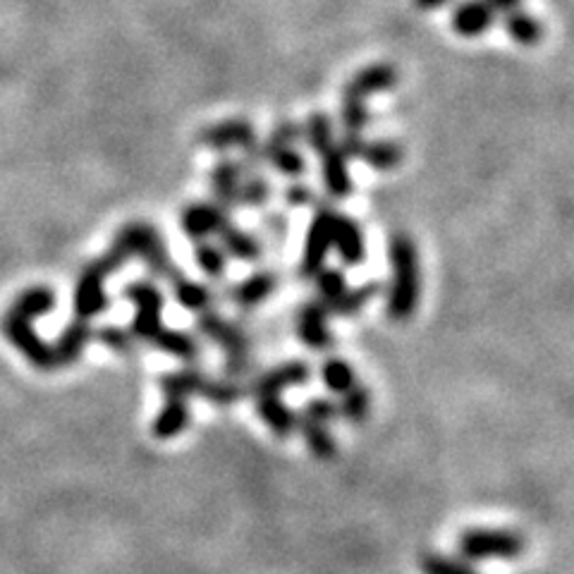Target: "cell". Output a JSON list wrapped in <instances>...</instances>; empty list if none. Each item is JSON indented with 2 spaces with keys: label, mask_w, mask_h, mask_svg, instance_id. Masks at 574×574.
I'll return each instance as SVG.
<instances>
[{
  "label": "cell",
  "mask_w": 574,
  "mask_h": 574,
  "mask_svg": "<svg viewBox=\"0 0 574 574\" xmlns=\"http://www.w3.org/2000/svg\"><path fill=\"white\" fill-rule=\"evenodd\" d=\"M132 256H139V259L149 266V271L154 273V276L168 280V283H173L175 278L182 276L180 268L170 261L163 237L158 235V230L151 228L149 223L125 225V228L118 232V237L113 240L111 249H108L99 261L113 276V273H118Z\"/></svg>",
  "instance_id": "cell-1"
},
{
  "label": "cell",
  "mask_w": 574,
  "mask_h": 574,
  "mask_svg": "<svg viewBox=\"0 0 574 574\" xmlns=\"http://www.w3.org/2000/svg\"><path fill=\"white\" fill-rule=\"evenodd\" d=\"M393 285L388 295V316L393 321H407L419 304V264L417 249L407 235H395L390 242Z\"/></svg>",
  "instance_id": "cell-2"
},
{
  "label": "cell",
  "mask_w": 574,
  "mask_h": 574,
  "mask_svg": "<svg viewBox=\"0 0 574 574\" xmlns=\"http://www.w3.org/2000/svg\"><path fill=\"white\" fill-rule=\"evenodd\" d=\"M398 84V72L393 65H371L359 72L345 87L343 94V127L345 132L359 134L369 125V113H366V99L378 91H390Z\"/></svg>",
  "instance_id": "cell-3"
},
{
  "label": "cell",
  "mask_w": 574,
  "mask_h": 574,
  "mask_svg": "<svg viewBox=\"0 0 574 574\" xmlns=\"http://www.w3.org/2000/svg\"><path fill=\"white\" fill-rule=\"evenodd\" d=\"M161 390L166 398H204L211 405L230 407L242 398V388L237 383L228 381H213L197 369H182L166 374L161 378Z\"/></svg>",
  "instance_id": "cell-4"
},
{
  "label": "cell",
  "mask_w": 574,
  "mask_h": 574,
  "mask_svg": "<svg viewBox=\"0 0 574 574\" xmlns=\"http://www.w3.org/2000/svg\"><path fill=\"white\" fill-rule=\"evenodd\" d=\"M457 548L467 560H515L524 553L527 541L522 534L510 529H488L474 527L462 531Z\"/></svg>",
  "instance_id": "cell-5"
},
{
  "label": "cell",
  "mask_w": 574,
  "mask_h": 574,
  "mask_svg": "<svg viewBox=\"0 0 574 574\" xmlns=\"http://www.w3.org/2000/svg\"><path fill=\"white\" fill-rule=\"evenodd\" d=\"M34 319H29L27 314L17 309H8V314L0 321V331H3L5 338L15 345V350H20L27 362L39 371H53L58 369L56 357H53V347L41 338L39 333L34 331L32 326Z\"/></svg>",
  "instance_id": "cell-6"
},
{
  "label": "cell",
  "mask_w": 574,
  "mask_h": 574,
  "mask_svg": "<svg viewBox=\"0 0 574 574\" xmlns=\"http://www.w3.org/2000/svg\"><path fill=\"white\" fill-rule=\"evenodd\" d=\"M125 297L130 299L137 309L132 321V338L142 340V343L151 345L158 333L163 331V295L161 290L154 283H146V280H139V283L125 285Z\"/></svg>",
  "instance_id": "cell-7"
},
{
  "label": "cell",
  "mask_w": 574,
  "mask_h": 574,
  "mask_svg": "<svg viewBox=\"0 0 574 574\" xmlns=\"http://www.w3.org/2000/svg\"><path fill=\"white\" fill-rule=\"evenodd\" d=\"M199 331L211 338L213 343H218L228 354V374L232 376H242L249 371V359H247V350H249V340L244 335L242 328L232 326L230 321H225L223 316L213 314V311H204L199 316Z\"/></svg>",
  "instance_id": "cell-8"
},
{
  "label": "cell",
  "mask_w": 574,
  "mask_h": 574,
  "mask_svg": "<svg viewBox=\"0 0 574 574\" xmlns=\"http://www.w3.org/2000/svg\"><path fill=\"white\" fill-rule=\"evenodd\" d=\"M106 278H108V271L101 266L99 259L91 261V264L79 273L77 285H75V297H72V311H75V319L91 321L94 316H99L108 309Z\"/></svg>",
  "instance_id": "cell-9"
},
{
  "label": "cell",
  "mask_w": 574,
  "mask_h": 574,
  "mask_svg": "<svg viewBox=\"0 0 574 574\" xmlns=\"http://www.w3.org/2000/svg\"><path fill=\"white\" fill-rule=\"evenodd\" d=\"M335 213L331 206H319L314 221L307 230V242H304L302 254V276H316L326 264L328 249L333 247V228H335Z\"/></svg>",
  "instance_id": "cell-10"
},
{
  "label": "cell",
  "mask_w": 574,
  "mask_h": 574,
  "mask_svg": "<svg viewBox=\"0 0 574 574\" xmlns=\"http://www.w3.org/2000/svg\"><path fill=\"white\" fill-rule=\"evenodd\" d=\"M347 158H362L376 170H390L402 161V149L393 142H366L362 134L347 132L343 142H338Z\"/></svg>",
  "instance_id": "cell-11"
},
{
  "label": "cell",
  "mask_w": 574,
  "mask_h": 574,
  "mask_svg": "<svg viewBox=\"0 0 574 574\" xmlns=\"http://www.w3.org/2000/svg\"><path fill=\"white\" fill-rule=\"evenodd\" d=\"M197 142L201 146H209V149H252L256 144V132L249 122L244 120H223L218 125L206 127L199 132Z\"/></svg>",
  "instance_id": "cell-12"
},
{
  "label": "cell",
  "mask_w": 574,
  "mask_h": 574,
  "mask_svg": "<svg viewBox=\"0 0 574 574\" xmlns=\"http://www.w3.org/2000/svg\"><path fill=\"white\" fill-rule=\"evenodd\" d=\"M247 173V166L240 161H221L211 170L213 197H216V204L223 211H230L242 204V182Z\"/></svg>",
  "instance_id": "cell-13"
},
{
  "label": "cell",
  "mask_w": 574,
  "mask_h": 574,
  "mask_svg": "<svg viewBox=\"0 0 574 574\" xmlns=\"http://www.w3.org/2000/svg\"><path fill=\"white\" fill-rule=\"evenodd\" d=\"M180 223L189 240L201 242L221 232L223 225L228 223V211H223L216 201L213 204H189L182 211Z\"/></svg>",
  "instance_id": "cell-14"
},
{
  "label": "cell",
  "mask_w": 574,
  "mask_h": 574,
  "mask_svg": "<svg viewBox=\"0 0 574 574\" xmlns=\"http://www.w3.org/2000/svg\"><path fill=\"white\" fill-rule=\"evenodd\" d=\"M321 166H323V185H326L328 194L335 199H347L352 194V177L347 170L345 151L340 149L338 142H331L319 151Z\"/></svg>",
  "instance_id": "cell-15"
},
{
  "label": "cell",
  "mask_w": 574,
  "mask_h": 574,
  "mask_svg": "<svg viewBox=\"0 0 574 574\" xmlns=\"http://www.w3.org/2000/svg\"><path fill=\"white\" fill-rule=\"evenodd\" d=\"M328 309L323 302H311L302 307L297 316V333L302 343L311 347V350L321 352L333 345V335L328 331Z\"/></svg>",
  "instance_id": "cell-16"
},
{
  "label": "cell",
  "mask_w": 574,
  "mask_h": 574,
  "mask_svg": "<svg viewBox=\"0 0 574 574\" xmlns=\"http://www.w3.org/2000/svg\"><path fill=\"white\" fill-rule=\"evenodd\" d=\"M309 376H311L309 364H304V362L280 364L276 366V369L266 371L264 376L256 378V381L252 383V393L254 395H261V393L280 395L287 388H297V386H302V383H307Z\"/></svg>",
  "instance_id": "cell-17"
},
{
  "label": "cell",
  "mask_w": 574,
  "mask_h": 574,
  "mask_svg": "<svg viewBox=\"0 0 574 574\" xmlns=\"http://www.w3.org/2000/svg\"><path fill=\"white\" fill-rule=\"evenodd\" d=\"M333 247L338 249L340 259H343L347 266L362 264L366 256V242L362 228H359L352 218L338 216L335 218L333 228Z\"/></svg>",
  "instance_id": "cell-18"
},
{
  "label": "cell",
  "mask_w": 574,
  "mask_h": 574,
  "mask_svg": "<svg viewBox=\"0 0 574 574\" xmlns=\"http://www.w3.org/2000/svg\"><path fill=\"white\" fill-rule=\"evenodd\" d=\"M256 409H259V417L264 419V424L271 429L276 436H290L292 431H297V414L280 400L276 393H261L254 395Z\"/></svg>",
  "instance_id": "cell-19"
},
{
  "label": "cell",
  "mask_w": 574,
  "mask_h": 574,
  "mask_svg": "<svg viewBox=\"0 0 574 574\" xmlns=\"http://www.w3.org/2000/svg\"><path fill=\"white\" fill-rule=\"evenodd\" d=\"M493 17H496V12L488 8L486 0H467V3L457 5L453 12V29L457 34L472 39V36L484 34L491 27Z\"/></svg>",
  "instance_id": "cell-20"
},
{
  "label": "cell",
  "mask_w": 574,
  "mask_h": 574,
  "mask_svg": "<svg viewBox=\"0 0 574 574\" xmlns=\"http://www.w3.org/2000/svg\"><path fill=\"white\" fill-rule=\"evenodd\" d=\"M89 340H91L89 321H82V319L72 321L70 326L63 331V335L58 338V343L51 345L53 357H56V366L75 364L77 359L82 357V352L87 350Z\"/></svg>",
  "instance_id": "cell-21"
},
{
  "label": "cell",
  "mask_w": 574,
  "mask_h": 574,
  "mask_svg": "<svg viewBox=\"0 0 574 574\" xmlns=\"http://www.w3.org/2000/svg\"><path fill=\"white\" fill-rule=\"evenodd\" d=\"M189 417H192V414H189L187 400L166 398V405H163L161 412L156 414L154 424H151V433H154L158 441H168V438L180 436L189 426Z\"/></svg>",
  "instance_id": "cell-22"
},
{
  "label": "cell",
  "mask_w": 574,
  "mask_h": 574,
  "mask_svg": "<svg viewBox=\"0 0 574 574\" xmlns=\"http://www.w3.org/2000/svg\"><path fill=\"white\" fill-rule=\"evenodd\" d=\"M278 287V278L276 273H254L247 280H242L235 290L230 292V297L235 299L240 307H256L259 302H264L266 297H271Z\"/></svg>",
  "instance_id": "cell-23"
},
{
  "label": "cell",
  "mask_w": 574,
  "mask_h": 574,
  "mask_svg": "<svg viewBox=\"0 0 574 574\" xmlns=\"http://www.w3.org/2000/svg\"><path fill=\"white\" fill-rule=\"evenodd\" d=\"M218 240H221V249L225 254L235 256L240 261H256L261 256V244L256 242V237L235 228L230 221L218 232Z\"/></svg>",
  "instance_id": "cell-24"
},
{
  "label": "cell",
  "mask_w": 574,
  "mask_h": 574,
  "mask_svg": "<svg viewBox=\"0 0 574 574\" xmlns=\"http://www.w3.org/2000/svg\"><path fill=\"white\" fill-rule=\"evenodd\" d=\"M505 32L512 36V41H517L519 46H536L543 39V27L539 20L527 15L522 10H510L505 12Z\"/></svg>",
  "instance_id": "cell-25"
},
{
  "label": "cell",
  "mask_w": 574,
  "mask_h": 574,
  "mask_svg": "<svg viewBox=\"0 0 574 574\" xmlns=\"http://www.w3.org/2000/svg\"><path fill=\"white\" fill-rule=\"evenodd\" d=\"M170 287H173L175 299L180 302V307H185L187 311H199V314L211 311L213 295L209 287L194 283V280H189L185 276L175 278L173 283H170Z\"/></svg>",
  "instance_id": "cell-26"
},
{
  "label": "cell",
  "mask_w": 574,
  "mask_h": 574,
  "mask_svg": "<svg viewBox=\"0 0 574 574\" xmlns=\"http://www.w3.org/2000/svg\"><path fill=\"white\" fill-rule=\"evenodd\" d=\"M53 307H56V295L44 285H32L12 302V309L22 311L29 319H39V316L51 314Z\"/></svg>",
  "instance_id": "cell-27"
},
{
  "label": "cell",
  "mask_w": 574,
  "mask_h": 574,
  "mask_svg": "<svg viewBox=\"0 0 574 574\" xmlns=\"http://www.w3.org/2000/svg\"><path fill=\"white\" fill-rule=\"evenodd\" d=\"M151 347H158V350L173 354L177 359H185V362H192V359L199 357L197 340L189 338V335L182 331H170L166 326H163V331L156 335Z\"/></svg>",
  "instance_id": "cell-28"
},
{
  "label": "cell",
  "mask_w": 574,
  "mask_h": 574,
  "mask_svg": "<svg viewBox=\"0 0 574 574\" xmlns=\"http://www.w3.org/2000/svg\"><path fill=\"white\" fill-rule=\"evenodd\" d=\"M297 429L302 431L304 441H307L309 450L314 453L316 457H321V460H331L335 455V441L331 436V431H328V424H316V421H309V419H297Z\"/></svg>",
  "instance_id": "cell-29"
},
{
  "label": "cell",
  "mask_w": 574,
  "mask_h": 574,
  "mask_svg": "<svg viewBox=\"0 0 574 574\" xmlns=\"http://www.w3.org/2000/svg\"><path fill=\"white\" fill-rule=\"evenodd\" d=\"M378 292V283H369V285H362V287H354V290H345L343 295H340L335 302L326 304L328 314H335V316H354L357 311L364 309V304L369 302V299H374Z\"/></svg>",
  "instance_id": "cell-30"
},
{
  "label": "cell",
  "mask_w": 574,
  "mask_h": 574,
  "mask_svg": "<svg viewBox=\"0 0 574 574\" xmlns=\"http://www.w3.org/2000/svg\"><path fill=\"white\" fill-rule=\"evenodd\" d=\"M321 378L323 383H326V388L338 395H345L347 390L357 386V374H354L352 366L343 362V359H326L321 366Z\"/></svg>",
  "instance_id": "cell-31"
},
{
  "label": "cell",
  "mask_w": 574,
  "mask_h": 574,
  "mask_svg": "<svg viewBox=\"0 0 574 574\" xmlns=\"http://www.w3.org/2000/svg\"><path fill=\"white\" fill-rule=\"evenodd\" d=\"M371 412V395L369 390L362 386H354L352 390H347L343 395V402H340L338 414H343L347 421L352 424H362V421L369 417Z\"/></svg>",
  "instance_id": "cell-32"
},
{
  "label": "cell",
  "mask_w": 574,
  "mask_h": 574,
  "mask_svg": "<svg viewBox=\"0 0 574 574\" xmlns=\"http://www.w3.org/2000/svg\"><path fill=\"white\" fill-rule=\"evenodd\" d=\"M194 256H197V264L206 276L211 278H223L225 273V254L218 244H211L206 240L197 242V249H194Z\"/></svg>",
  "instance_id": "cell-33"
},
{
  "label": "cell",
  "mask_w": 574,
  "mask_h": 574,
  "mask_svg": "<svg viewBox=\"0 0 574 574\" xmlns=\"http://www.w3.org/2000/svg\"><path fill=\"white\" fill-rule=\"evenodd\" d=\"M419 567L424 574H476L467 563L441 553H424L419 560Z\"/></svg>",
  "instance_id": "cell-34"
},
{
  "label": "cell",
  "mask_w": 574,
  "mask_h": 574,
  "mask_svg": "<svg viewBox=\"0 0 574 574\" xmlns=\"http://www.w3.org/2000/svg\"><path fill=\"white\" fill-rule=\"evenodd\" d=\"M316 290H319V297L323 304H331L347 290V280L340 271H333V268H321L316 273Z\"/></svg>",
  "instance_id": "cell-35"
},
{
  "label": "cell",
  "mask_w": 574,
  "mask_h": 574,
  "mask_svg": "<svg viewBox=\"0 0 574 574\" xmlns=\"http://www.w3.org/2000/svg\"><path fill=\"white\" fill-rule=\"evenodd\" d=\"M304 139H307V144L316 151V154H319L323 146L335 142L333 130H331V120H328L326 115H321V113L311 115L307 127H304Z\"/></svg>",
  "instance_id": "cell-36"
},
{
  "label": "cell",
  "mask_w": 574,
  "mask_h": 574,
  "mask_svg": "<svg viewBox=\"0 0 574 574\" xmlns=\"http://www.w3.org/2000/svg\"><path fill=\"white\" fill-rule=\"evenodd\" d=\"M96 338L101 340V345H106L108 350L118 354H130L134 350V338L130 331H122L118 326H106L96 333Z\"/></svg>",
  "instance_id": "cell-37"
},
{
  "label": "cell",
  "mask_w": 574,
  "mask_h": 574,
  "mask_svg": "<svg viewBox=\"0 0 574 574\" xmlns=\"http://www.w3.org/2000/svg\"><path fill=\"white\" fill-rule=\"evenodd\" d=\"M268 197H271V185H268L264 177L252 175L249 180L242 182V204L261 206L266 204Z\"/></svg>",
  "instance_id": "cell-38"
},
{
  "label": "cell",
  "mask_w": 574,
  "mask_h": 574,
  "mask_svg": "<svg viewBox=\"0 0 574 574\" xmlns=\"http://www.w3.org/2000/svg\"><path fill=\"white\" fill-rule=\"evenodd\" d=\"M338 417V405L331 400H311L304 409V419L316 421V424H331Z\"/></svg>",
  "instance_id": "cell-39"
},
{
  "label": "cell",
  "mask_w": 574,
  "mask_h": 574,
  "mask_svg": "<svg viewBox=\"0 0 574 574\" xmlns=\"http://www.w3.org/2000/svg\"><path fill=\"white\" fill-rule=\"evenodd\" d=\"M304 139V127L295 125V122H280L276 130L271 132L266 144L271 146H295V142Z\"/></svg>",
  "instance_id": "cell-40"
},
{
  "label": "cell",
  "mask_w": 574,
  "mask_h": 574,
  "mask_svg": "<svg viewBox=\"0 0 574 574\" xmlns=\"http://www.w3.org/2000/svg\"><path fill=\"white\" fill-rule=\"evenodd\" d=\"M285 199L290 206H307V204H311V201H314V194H311L309 187L295 185V187L287 189Z\"/></svg>",
  "instance_id": "cell-41"
},
{
  "label": "cell",
  "mask_w": 574,
  "mask_h": 574,
  "mask_svg": "<svg viewBox=\"0 0 574 574\" xmlns=\"http://www.w3.org/2000/svg\"><path fill=\"white\" fill-rule=\"evenodd\" d=\"M519 3H522V0H486L488 8L493 12H503V15L510 10H517Z\"/></svg>",
  "instance_id": "cell-42"
},
{
  "label": "cell",
  "mask_w": 574,
  "mask_h": 574,
  "mask_svg": "<svg viewBox=\"0 0 574 574\" xmlns=\"http://www.w3.org/2000/svg\"><path fill=\"white\" fill-rule=\"evenodd\" d=\"M417 3V8L421 10H436V8H441V5L448 3V0H414Z\"/></svg>",
  "instance_id": "cell-43"
}]
</instances>
